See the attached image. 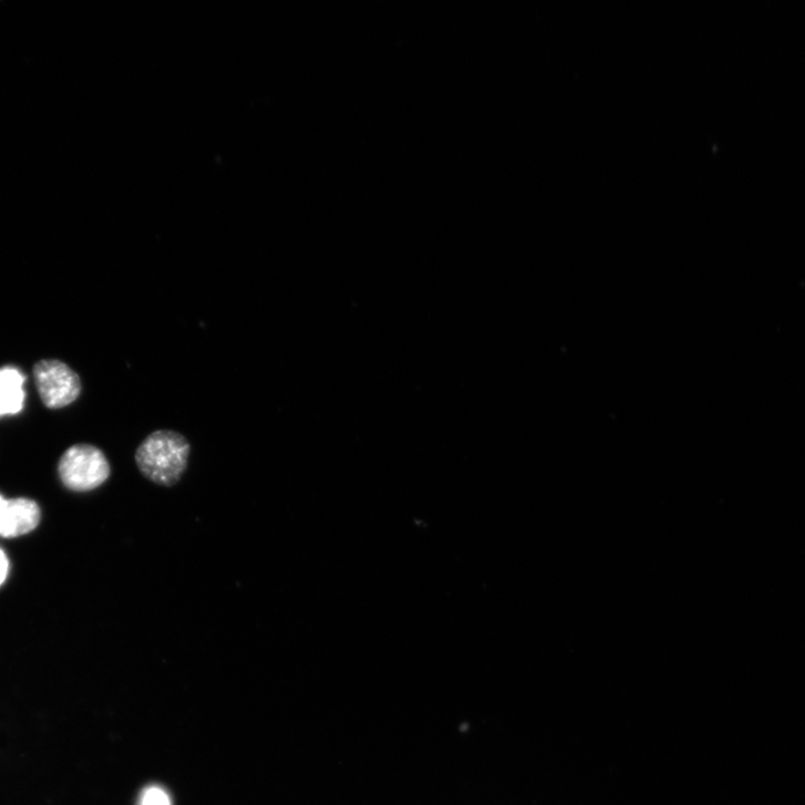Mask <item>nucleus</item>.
I'll list each match as a JSON object with an SVG mask.
<instances>
[{"mask_svg": "<svg viewBox=\"0 0 805 805\" xmlns=\"http://www.w3.org/2000/svg\"><path fill=\"white\" fill-rule=\"evenodd\" d=\"M34 378L42 402L51 410L71 405L82 392L80 376L58 360L39 362L34 368Z\"/></svg>", "mask_w": 805, "mask_h": 805, "instance_id": "obj_3", "label": "nucleus"}, {"mask_svg": "<svg viewBox=\"0 0 805 805\" xmlns=\"http://www.w3.org/2000/svg\"><path fill=\"white\" fill-rule=\"evenodd\" d=\"M59 475L69 491L87 493L107 482L111 467L101 448L82 443L63 453L59 463Z\"/></svg>", "mask_w": 805, "mask_h": 805, "instance_id": "obj_2", "label": "nucleus"}, {"mask_svg": "<svg viewBox=\"0 0 805 805\" xmlns=\"http://www.w3.org/2000/svg\"><path fill=\"white\" fill-rule=\"evenodd\" d=\"M10 571V560L6 551L0 548V587L8 580Z\"/></svg>", "mask_w": 805, "mask_h": 805, "instance_id": "obj_7", "label": "nucleus"}, {"mask_svg": "<svg viewBox=\"0 0 805 805\" xmlns=\"http://www.w3.org/2000/svg\"><path fill=\"white\" fill-rule=\"evenodd\" d=\"M41 522L39 505L27 498L7 499L0 494V537L14 538L33 531Z\"/></svg>", "mask_w": 805, "mask_h": 805, "instance_id": "obj_4", "label": "nucleus"}, {"mask_svg": "<svg viewBox=\"0 0 805 805\" xmlns=\"http://www.w3.org/2000/svg\"><path fill=\"white\" fill-rule=\"evenodd\" d=\"M171 797L167 792L158 786L145 788L141 795L138 805H171Z\"/></svg>", "mask_w": 805, "mask_h": 805, "instance_id": "obj_6", "label": "nucleus"}, {"mask_svg": "<svg viewBox=\"0 0 805 805\" xmlns=\"http://www.w3.org/2000/svg\"><path fill=\"white\" fill-rule=\"evenodd\" d=\"M27 378L17 368L0 369V417L17 415L24 409Z\"/></svg>", "mask_w": 805, "mask_h": 805, "instance_id": "obj_5", "label": "nucleus"}, {"mask_svg": "<svg viewBox=\"0 0 805 805\" xmlns=\"http://www.w3.org/2000/svg\"><path fill=\"white\" fill-rule=\"evenodd\" d=\"M190 454L186 436L173 430H157L138 446L135 460L142 475L161 487H174L184 476Z\"/></svg>", "mask_w": 805, "mask_h": 805, "instance_id": "obj_1", "label": "nucleus"}]
</instances>
